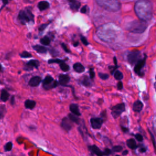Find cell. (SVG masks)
I'll use <instances>...</instances> for the list:
<instances>
[{
    "instance_id": "25",
    "label": "cell",
    "mask_w": 156,
    "mask_h": 156,
    "mask_svg": "<svg viewBox=\"0 0 156 156\" xmlns=\"http://www.w3.org/2000/svg\"><path fill=\"white\" fill-rule=\"evenodd\" d=\"M40 43L42 44L43 45L48 46V45H49V44H50V43H51V38H50L48 36L46 35V36L42 37V38L40 39Z\"/></svg>"
},
{
    "instance_id": "2",
    "label": "cell",
    "mask_w": 156,
    "mask_h": 156,
    "mask_svg": "<svg viewBox=\"0 0 156 156\" xmlns=\"http://www.w3.org/2000/svg\"><path fill=\"white\" fill-rule=\"evenodd\" d=\"M134 10L140 20L146 22L152 16V5L149 1H138L134 5Z\"/></svg>"
},
{
    "instance_id": "41",
    "label": "cell",
    "mask_w": 156,
    "mask_h": 156,
    "mask_svg": "<svg viewBox=\"0 0 156 156\" xmlns=\"http://www.w3.org/2000/svg\"><path fill=\"white\" fill-rule=\"evenodd\" d=\"M81 40H82V42L83 43V44H85V45L88 44V43L87 39L84 37H83V36L81 37Z\"/></svg>"
},
{
    "instance_id": "8",
    "label": "cell",
    "mask_w": 156,
    "mask_h": 156,
    "mask_svg": "<svg viewBox=\"0 0 156 156\" xmlns=\"http://www.w3.org/2000/svg\"><path fill=\"white\" fill-rule=\"evenodd\" d=\"M125 110V105L123 103L117 104L112 108V115L114 118H117Z\"/></svg>"
},
{
    "instance_id": "19",
    "label": "cell",
    "mask_w": 156,
    "mask_h": 156,
    "mask_svg": "<svg viewBox=\"0 0 156 156\" xmlns=\"http://www.w3.org/2000/svg\"><path fill=\"white\" fill-rule=\"evenodd\" d=\"M9 97H10V94L6 90L3 89L1 91L0 99L1 101L6 102L9 99Z\"/></svg>"
},
{
    "instance_id": "3",
    "label": "cell",
    "mask_w": 156,
    "mask_h": 156,
    "mask_svg": "<svg viewBox=\"0 0 156 156\" xmlns=\"http://www.w3.org/2000/svg\"><path fill=\"white\" fill-rule=\"evenodd\" d=\"M96 3L102 8L110 12H117L121 8V4L114 0H98Z\"/></svg>"
},
{
    "instance_id": "7",
    "label": "cell",
    "mask_w": 156,
    "mask_h": 156,
    "mask_svg": "<svg viewBox=\"0 0 156 156\" xmlns=\"http://www.w3.org/2000/svg\"><path fill=\"white\" fill-rule=\"evenodd\" d=\"M140 52L138 50H135L130 52L127 55V60L131 64H136L140 59Z\"/></svg>"
},
{
    "instance_id": "17",
    "label": "cell",
    "mask_w": 156,
    "mask_h": 156,
    "mask_svg": "<svg viewBox=\"0 0 156 156\" xmlns=\"http://www.w3.org/2000/svg\"><path fill=\"white\" fill-rule=\"evenodd\" d=\"M38 8L39 9V10L40 11H43L46 10L47 9H48L49 7V3L48 1H40L38 3L37 5Z\"/></svg>"
},
{
    "instance_id": "12",
    "label": "cell",
    "mask_w": 156,
    "mask_h": 156,
    "mask_svg": "<svg viewBox=\"0 0 156 156\" xmlns=\"http://www.w3.org/2000/svg\"><path fill=\"white\" fill-rule=\"evenodd\" d=\"M89 150L93 153L94 154L96 155L97 156H106L107 155L106 152L105 151H101L98 147H97L96 145H91V146H88Z\"/></svg>"
},
{
    "instance_id": "14",
    "label": "cell",
    "mask_w": 156,
    "mask_h": 156,
    "mask_svg": "<svg viewBox=\"0 0 156 156\" xmlns=\"http://www.w3.org/2000/svg\"><path fill=\"white\" fill-rule=\"evenodd\" d=\"M41 82V79L40 76H34L32 77L29 81V85L32 87H36L40 85Z\"/></svg>"
},
{
    "instance_id": "36",
    "label": "cell",
    "mask_w": 156,
    "mask_h": 156,
    "mask_svg": "<svg viewBox=\"0 0 156 156\" xmlns=\"http://www.w3.org/2000/svg\"><path fill=\"white\" fill-rule=\"evenodd\" d=\"M49 24V23H45V24H43L41 25H40L38 27V30L39 31H43L46 28V27Z\"/></svg>"
},
{
    "instance_id": "22",
    "label": "cell",
    "mask_w": 156,
    "mask_h": 156,
    "mask_svg": "<svg viewBox=\"0 0 156 156\" xmlns=\"http://www.w3.org/2000/svg\"><path fill=\"white\" fill-rule=\"evenodd\" d=\"M69 2L70 8L73 10L77 11L80 6V2L77 1H69Z\"/></svg>"
},
{
    "instance_id": "20",
    "label": "cell",
    "mask_w": 156,
    "mask_h": 156,
    "mask_svg": "<svg viewBox=\"0 0 156 156\" xmlns=\"http://www.w3.org/2000/svg\"><path fill=\"white\" fill-rule=\"evenodd\" d=\"M69 110L74 115H76V116H80V113L79 112V107L77 104H71L69 106Z\"/></svg>"
},
{
    "instance_id": "42",
    "label": "cell",
    "mask_w": 156,
    "mask_h": 156,
    "mask_svg": "<svg viewBox=\"0 0 156 156\" xmlns=\"http://www.w3.org/2000/svg\"><path fill=\"white\" fill-rule=\"evenodd\" d=\"M117 87L118 90H121L122 88V83L121 82H119L117 84Z\"/></svg>"
},
{
    "instance_id": "30",
    "label": "cell",
    "mask_w": 156,
    "mask_h": 156,
    "mask_svg": "<svg viewBox=\"0 0 156 156\" xmlns=\"http://www.w3.org/2000/svg\"><path fill=\"white\" fill-rule=\"evenodd\" d=\"M60 69L64 72H66V71H69V66L67 64H66L65 62L60 63Z\"/></svg>"
},
{
    "instance_id": "40",
    "label": "cell",
    "mask_w": 156,
    "mask_h": 156,
    "mask_svg": "<svg viewBox=\"0 0 156 156\" xmlns=\"http://www.w3.org/2000/svg\"><path fill=\"white\" fill-rule=\"evenodd\" d=\"M62 48L64 49V51L65 52H70L69 50L68 49V48H67L66 45L65 43H62Z\"/></svg>"
},
{
    "instance_id": "23",
    "label": "cell",
    "mask_w": 156,
    "mask_h": 156,
    "mask_svg": "<svg viewBox=\"0 0 156 156\" xmlns=\"http://www.w3.org/2000/svg\"><path fill=\"white\" fill-rule=\"evenodd\" d=\"M126 144H127V146L131 149H135L138 147L135 140L133 138L127 140L126 141Z\"/></svg>"
},
{
    "instance_id": "48",
    "label": "cell",
    "mask_w": 156,
    "mask_h": 156,
    "mask_svg": "<svg viewBox=\"0 0 156 156\" xmlns=\"http://www.w3.org/2000/svg\"><path fill=\"white\" fill-rule=\"evenodd\" d=\"M114 62H115V65H116V57H114Z\"/></svg>"
},
{
    "instance_id": "31",
    "label": "cell",
    "mask_w": 156,
    "mask_h": 156,
    "mask_svg": "<svg viewBox=\"0 0 156 156\" xmlns=\"http://www.w3.org/2000/svg\"><path fill=\"white\" fill-rule=\"evenodd\" d=\"M48 63L49 64H51V63H58L59 65L63 62H65L64 60H60L58 58H56V59H51L48 60Z\"/></svg>"
},
{
    "instance_id": "24",
    "label": "cell",
    "mask_w": 156,
    "mask_h": 156,
    "mask_svg": "<svg viewBox=\"0 0 156 156\" xmlns=\"http://www.w3.org/2000/svg\"><path fill=\"white\" fill-rule=\"evenodd\" d=\"M73 68L77 73H82L85 70L84 66L80 63H76L73 65Z\"/></svg>"
},
{
    "instance_id": "18",
    "label": "cell",
    "mask_w": 156,
    "mask_h": 156,
    "mask_svg": "<svg viewBox=\"0 0 156 156\" xmlns=\"http://www.w3.org/2000/svg\"><path fill=\"white\" fill-rule=\"evenodd\" d=\"M36 105V102L33 100L27 99L24 102V107L27 109L32 110Z\"/></svg>"
},
{
    "instance_id": "32",
    "label": "cell",
    "mask_w": 156,
    "mask_h": 156,
    "mask_svg": "<svg viewBox=\"0 0 156 156\" xmlns=\"http://www.w3.org/2000/svg\"><path fill=\"white\" fill-rule=\"evenodd\" d=\"M12 147H13L12 143L11 141L7 142L4 146V150L5 151H10L12 150Z\"/></svg>"
},
{
    "instance_id": "21",
    "label": "cell",
    "mask_w": 156,
    "mask_h": 156,
    "mask_svg": "<svg viewBox=\"0 0 156 156\" xmlns=\"http://www.w3.org/2000/svg\"><path fill=\"white\" fill-rule=\"evenodd\" d=\"M143 103L140 101H136L133 105V110L136 112H140L143 108Z\"/></svg>"
},
{
    "instance_id": "11",
    "label": "cell",
    "mask_w": 156,
    "mask_h": 156,
    "mask_svg": "<svg viewBox=\"0 0 156 156\" xmlns=\"http://www.w3.org/2000/svg\"><path fill=\"white\" fill-rule=\"evenodd\" d=\"M90 123L93 129H99L103 123V120L101 118H92L90 119Z\"/></svg>"
},
{
    "instance_id": "35",
    "label": "cell",
    "mask_w": 156,
    "mask_h": 156,
    "mask_svg": "<svg viewBox=\"0 0 156 156\" xmlns=\"http://www.w3.org/2000/svg\"><path fill=\"white\" fill-rule=\"evenodd\" d=\"M99 76L100 77V78L101 79H103V80H106L108 78V74H105V73H99Z\"/></svg>"
},
{
    "instance_id": "4",
    "label": "cell",
    "mask_w": 156,
    "mask_h": 156,
    "mask_svg": "<svg viewBox=\"0 0 156 156\" xmlns=\"http://www.w3.org/2000/svg\"><path fill=\"white\" fill-rule=\"evenodd\" d=\"M18 20L22 24L34 22V15L32 12L30 7H26L20 11Z\"/></svg>"
},
{
    "instance_id": "43",
    "label": "cell",
    "mask_w": 156,
    "mask_h": 156,
    "mask_svg": "<svg viewBox=\"0 0 156 156\" xmlns=\"http://www.w3.org/2000/svg\"><path fill=\"white\" fill-rule=\"evenodd\" d=\"M2 2H3V5H2V6L0 8V12L1 11V10L2 9V8H3L4 6H5V5L9 2V1H2Z\"/></svg>"
},
{
    "instance_id": "37",
    "label": "cell",
    "mask_w": 156,
    "mask_h": 156,
    "mask_svg": "<svg viewBox=\"0 0 156 156\" xmlns=\"http://www.w3.org/2000/svg\"><path fill=\"white\" fill-rule=\"evenodd\" d=\"M135 138H136L138 141H142L143 140V136H142L141 134H140V133L136 134V135H135Z\"/></svg>"
},
{
    "instance_id": "34",
    "label": "cell",
    "mask_w": 156,
    "mask_h": 156,
    "mask_svg": "<svg viewBox=\"0 0 156 156\" xmlns=\"http://www.w3.org/2000/svg\"><path fill=\"white\" fill-rule=\"evenodd\" d=\"M122 149V147L121 146H115L112 147V151L115 152H119L121 151Z\"/></svg>"
},
{
    "instance_id": "27",
    "label": "cell",
    "mask_w": 156,
    "mask_h": 156,
    "mask_svg": "<svg viewBox=\"0 0 156 156\" xmlns=\"http://www.w3.org/2000/svg\"><path fill=\"white\" fill-rule=\"evenodd\" d=\"M114 77L116 80H120L123 78V74L121 71L116 70L115 72H114Z\"/></svg>"
},
{
    "instance_id": "45",
    "label": "cell",
    "mask_w": 156,
    "mask_h": 156,
    "mask_svg": "<svg viewBox=\"0 0 156 156\" xmlns=\"http://www.w3.org/2000/svg\"><path fill=\"white\" fill-rule=\"evenodd\" d=\"M10 103H11L12 105H13V104H14V103H15V98H14V96H12V97L11 98Z\"/></svg>"
},
{
    "instance_id": "46",
    "label": "cell",
    "mask_w": 156,
    "mask_h": 156,
    "mask_svg": "<svg viewBox=\"0 0 156 156\" xmlns=\"http://www.w3.org/2000/svg\"><path fill=\"white\" fill-rule=\"evenodd\" d=\"M127 154H128V151L126 150V151H124L122 152V155H126Z\"/></svg>"
},
{
    "instance_id": "10",
    "label": "cell",
    "mask_w": 156,
    "mask_h": 156,
    "mask_svg": "<svg viewBox=\"0 0 156 156\" xmlns=\"http://www.w3.org/2000/svg\"><path fill=\"white\" fill-rule=\"evenodd\" d=\"M72 121L67 117H65L62 119L61 122V127L66 131H69L72 128Z\"/></svg>"
},
{
    "instance_id": "5",
    "label": "cell",
    "mask_w": 156,
    "mask_h": 156,
    "mask_svg": "<svg viewBox=\"0 0 156 156\" xmlns=\"http://www.w3.org/2000/svg\"><path fill=\"white\" fill-rule=\"evenodd\" d=\"M147 23L141 20H135L129 23L126 29L133 33L140 34L143 32L147 28Z\"/></svg>"
},
{
    "instance_id": "6",
    "label": "cell",
    "mask_w": 156,
    "mask_h": 156,
    "mask_svg": "<svg viewBox=\"0 0 156 156\" xmlns=\"http://www.w3.org/2000/svg\"><path fill=\"white\" fill-rule=\"evenodd\" d=\"M43 87L45 90H50L55 88L58 85V82L50 75L46 76L43 80Z\"/></svg>"
},
{
    "instance_id": "15",
    "label": "cell",
    "mask_w": 156,
    "mask_h": 156,
    "mask_svg": "<svg viewBox=\"0 0 156 156\" xmlns=\"http://www.w3.org/2000/svg\"><path fill=\"white\" fill-rule=\"evenodd\" d=\"M70 78L67 74H60L58 77V82L61 85L66 86L69 82Z\"/></svg>"
},
{
    "instance_id": "49",
    "label": "cell",
    "mask_w": 156,
    "mask_h": 156,
    "mask_svg": "<svg viewBox=\"0 0 156 156\" xmlns=\"http://www.w3.org/2000/svg\"><path fill=\"white\" fill-rule=\"evenodd\" d=\"M155 89H156V83H155Z\"/></svg>"
},
{
    "instance_id": "44",
    "label": "cell",
    "mask_w": 156,
    "mask_h": 156,
    "mask_svg": "<svg viewBox=\"0 0 156 156\" xmlns=\"http://www.w3.org/2000/svg\"><path fill=\"white\" fill-rule=\"evenodd\" d=\"M146 148L145 147H144V146L141 147L140 149V151L141 152H146Z\"/></svg>"
},
{
    "instance_id": "29",
    "label": "cell",
    "mask_w": 156,
    "mask_h": 156,
    "mask_svg": "<svg viewBox=\"0 0 156 156\" xmlns=\"http://www.w3.org/2000/svg\"><path fill=\"white\" fill-rule=\"evenodd\" d=\"M68 118L72 121V122H76V123H79V119L78 117H77L76 115H73V114H69L68 115Z\"/></svg>"
},
{
    "instance_id": "1",
    "label": "cell",
    "mask_w": 156,
    "mask_h": 156,
    "mask_svg": "<svg viewBox=\"0 0 156 156\" xmlns=\"http://www.w3.org/2000/svg\"><path fill=\"white\" fill-rule=\"evenodd\" d=\"M96 33L98 37L101 40L107 43H112L119 37L122 32L115 24L108 23L98 27Z\"/></svg>"
},
{
    "instance_id": "50",
    "label": "cell",
    "mask_w": 156,
    "mask_h": 156,
    "mask_svg": "<svg viewBox=\"0 0 156 156\" xmlns=\"http://www.w3.org/2000/svg\"><path fill=\"white\" fill-rule=\"evenodd\" d=\"M116 156H119V155H116Z\"/></svg>"
},
{
    "instance_id": "9",
    "label": "cell",
    "mask_w": 156,
    "mask_h": 156,
    "mask_svg": "<svg viewBox=\"0 0 156 156\" xmlns=\"http://www.w3.org/2000/svg\"><path fill=\"white\" fill-rule=\"evenodd\" d=\"M40 65V62L37 60L32 59L28 61L24 66V69L26 71H31L34 69V68L37 69Z\"/></svg>"
},
{
    "instance_id": "33",
    "label": "cell",
    "mask_w": 156,
    "mask_h": 156,
    "mask_svg": "<svg viewBox=\"0 0 156 156\" xmlns=\"http://www.w3.org/2000/svg\"><path fill=\"white\" fill-rule=\"evenodd\" d=\"M20 55L22 58H29L32 57V54L27 51H23L20 54Z\"/></svg>"
},
{
    "instance_id": "28",
    "label": "cell",
    "mask_w": 156,
    "mask_h": 156,
    "mask_svg": "<svg viewBox=\"0 0 156 156\" xmlns=\"http://www.w3.org/2000/svg\"><path fill=\"white\" fill-rule=\"evenodd\" d=\"M81 83L83 84L84 86L88 87L90 85V80L88 77L85 76L82 79V80L81 81Z\"/></svg>"
},
{
    "instance_id": "13",
    "label": "cell",
    "mask_w": 156,
    "mask_h": 156,
    "mask_svg": "<svg viewBox=\"0 0 156 156\" xmlns=\"http://www.w3.org/2000/svg\"><path fill=\"white\" fill-rule=\"evenodd\" d=\"M146 62V57H144V58L140 59L135 65V68H134V71L136 73H137L139 75H141V70L143 68V67L144 66V64Z\"/></svg>"
},
{
    "instance_id": "16",
    "label": "cell",
    "mask_w": 156,
    "mask_h": 156,
    "mask_svg": "<svg viewBox=\"0 0 156 156\" xmlns=\"http://www.w3.org/2000/svg\"><path fill=\"white\" fill-rule=\"evenodd\" d=\"M33 49L36 51L38 53H40V54H46L48 51V49L43 46H41L39 44H36L32 46Z\"/></svg>"
},
{
    "instance_id": "38",
    "label": "cell",
    "mask_w": 156,
    "mask_h": 156,
    "mask_svg": "<svg viewBox=\"0 0 156 156\" xmlns=\"http://www.w3.org/2000/svg\"><path fill=\"white\" fill-rule=\"evenodd\" d=\"M94 76H95V74H94V72L93 69L92 68H90V78L93 79Z\"/></svg>"
},
{
    "instance_id": "26",
    "label": "cell",
    "mask_w": 156,
    "mask_h": 156,
    "mask_svg": "<svg viewBox=\"0 0 156 156\" xmlns=\"http://www.w3.org/2000/svg\"><path fill=\"white\" fill-rule=\"evenodd\" d=\"M5 112H6L5 106L4 105H0V121L4 118Z\"/></svg>"
},
{
    "instance_id": "47",
    "label": "cell",
    "mask_w": 156,
    "mask_h": 156,
    "mask_svg": "<svg viewBox=\"0 0 156 156\" xmlns=\"http://www.w3.org/2000/svg\"><path fill=\"white\" fill-rule=\"evenodd\" d=\"M3 71V67L1 65V64L0 63V72H2Z\"/></svg>"
},
{
    "instance_id": "39",
    "label": "cell",
    "mask_w": 156,
    "mask_h": 156,
    "mask_svg": "<svg viewBox=\"0 0 156 156\" xmlns=\"http://www.w3.org/2000/svg\"><path fill=\"white\" fill-rule=\"evenodd\" d=\"M87 10H88V7L87 5H85L83 6L81 9H80V12L81 13H86L87 12Z\"/></svg>"
}]
</instances>
